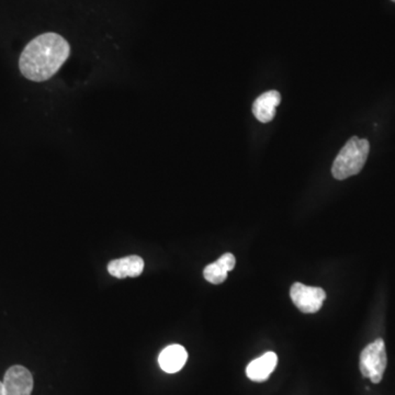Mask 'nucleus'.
Masks as SVG:
<instances>
[{
  "label": "nucleus",
  "instance_id": "f257e3e1",
  "mask_svg": "<svg viewBox=\"0 0 395 395\" xmlns=\"http://www.w3.org/2000/svg\"><path fill=\"white\" fill-rule=\"evenodd\" d=\"M69 53V44L63 36L56 33H44L25 46L19 60V68L29 81H48L58 73Z\"/></svg>",
  "mask_w": 395,
  "mask_h": 395
},
{
  "label": "nucleus",
  "instance_id": "f03ea898",
  "mask_svg": "<svg viewBox=\"0 0 395 395\" xmlns=\"http://www.w3.org/2000/svg\"><path fill=\"white\" fill-rule=\"evenodd\" d=\"M369 152L370 144L367 140L359 139L357 136L352 138L340 149L333 163L332 174L334 178L344 180L359 174L365 166Z\"/></svg>",
  "mask_w": 395,
  "mask_h": 395
},
{
  "label": "nucleus",
  "instance_id": "7ed1b4c3",
  "mask_svg": "<svg viewBox=\"0 0 395 395\" xmlns=\"http://www.w3.org/2000/svg\"><path fill=\"white\" fill-rule=\"evenodd\" d=\"M388 365L384 342L381 338L371 342L360 355L359 368L363 377L373 383H380Z\"/></svg>",
  "mask_w": 395,
  "mask_h": 395
},
{
  "label": "nucleus",
  "instance_id": "20e7f679",
  "mask_svg": "<svg viewBox=\"0 0 395 395\" xmlns=\"http://www.w3.org/2000/svg\"><path fill=\"white\" fill-rule=\"evenodd\" d=\"M290 297L301 312L312 314L321 310L326 299V293L322 288L310 287L295 282L290 289Z\"/></svg>",
  "mask_w": 395,
  "mask_h": 395
},
{
  "label": "nucleus",
  "instance_id": "39448f33",
  "mask_svg": "<svg viewBox=\"0 0 395 395\" xmlns=\"http://www.w3.org/2000/svg\"><path fill=\"white\" fill-rule=\"evenodd\" d=\"M6 395H31L33 377L30 371L22 366L9 368L4 377Z\"/></svg>",
  "mask_w": 395,
  "mask_h": 395
},
{
  "label": "nucleus",
  "instance_id": "423d86ee",
  "mask_svg": "<svg viewBox=\"0 0 395 395\" xmlns=\"http://www.w3.org/2000/svg\"><path fill=\"white\" fill-rule=\"evenodd\" d=\"M281 102V96L276 91H267L260 95L253 105V114L255 118L262 123L272 121L276 116V108Z\"/></svg>",
  "mask_w": 395,
  "mask_h": 395
},
{
  "label": "nucleus",
  "instance_id": "0eeeda50",
  "mask_svg": "<svg viewBox=\"0 0 395 395\" xmlns=\"http://www.w3.org/2000/svg\"><path fill=\"white\" fill-rule=\"evenodd\" d=\"M143 269L144 260L136 255L124 257L121 260H112L108 265L109 274L119 279L139 277Z\"/></svg>",
  "mask_w": 395,
  "mask_h": 395
},
{
  "label": "nucleus",
  "instance_id": "6e6552de",
  "mask_svg": "<svg viewBox=\"0 0 395 395\" xmlns=\"http://www.w3.org/2000/svg\"><path fill=\"white\" fill-rule=\"evenodd\" d=\"M277 363L278 357L276 354L272 352L266 353L262 357L253 360L252 363L247 366V377L254 382H264L268 380V377L274 373Z\"/></svg>",
  "mask_w": 395,
  "mask_h": 395
},
{
  "label": "nucleus",
  "instance_id": "1a4fd4ad",
  "mask_svg": "<svg viewBox=\"0 0 395 395\" xmlns=\"http://www.w3.org/2000/svg\"><path fill=\"white\" fill-rule=\"evenodd\" d=\"M235 264H236V260H235L234 255L227 253L220 257L217 262H212L204 268V278L213 285L223 283L227 280V272L234 269Z\"/></svg>",
  "mask_w": 395,
  "mask_h": 395
},
{
  "label": "nucleus",
  "instance_id": "9d476101",
  "mask_svg": "<svg viewBox=\"0 0 395 395\" xmlns=\"http://www.w3.org/2000/svg\"><path fill=\"white\" fill-rule=\"evenodd\" d=\"M188 359L187 350L180 345H170L161 352L159 363L167 373H176L182 370Z\"/></svg>",
  "mask_w": 395,
  "mask_h": 395
},
{
  "label": "nucleus",
  "instance_id": "9b49d317",
  "mask_svg": "<svg viewBox=\"0 0 395 395\" xmlns=\"http://www.w3.org/2000/svg\"><path fill=\"white\" fill-rule=\"evenodd\" d=\"M0 395H6L5 394V388H4V383L0 381Z\"/></svg>",
  "mask_w": 395,
  "mask_h": 395
},
{
  "label": "nucleus",
  "instance_id": "f8f14e48",
  "mask_svg": "<svg viewBox=\"0 0 395 395\" xmlns=\"http://www.w3.org/2000/svg\"><path fill=\"white\" fill-rule=\"evenodd\" d=\"M392 1H394V3H395V0H392Z\"/></svg>",
  "mask_w": 395,
  "mask_h": 395
}]
</instances>
